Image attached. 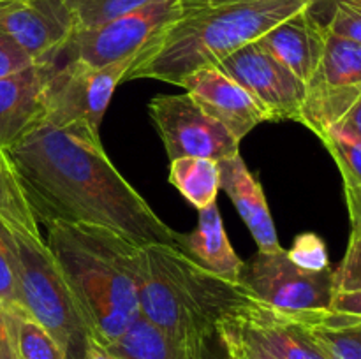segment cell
I'll return each instance as SVG.
<instances>
[{
    "label": "cell",
    "mask_w": 361,
    "mask_h": 359,
    "mask_svg": "<svg viewBox=\"0 0 361 359\" xmlns=\"http://www.w3.org/2000/svg\"><path fill=\"white\" fill-rule=\"evenodd\" d=\"M335 294L361 291V224H351L348 250L341 266L334 271Z\"/></svg>",
    "instance_id": "cell-27"
},
{
    "label": "cell",
    "mask_w": 361,
    "mask_h": 359,
    "mask_svg": "<svg viewBox=\"0 0 361 359\" xmlns=\"http://www.w3.org/2000/svg\"><path fill=\"white\" fill-rule=\"evenodd\" d=\"M219 171H221V189L235 204L254 241L259 246V252L281 250L282 246L279 243L263 187L259 180L249 171L242 155L238 153L219 160Z\"/></svg>",
    "instance_id": "cell-16"
},
{
    "label": "cell",
    "mask_w": 361,
    "mask_h": 359,
    "mask_svg": "<svg viewBox=\"0 0 361 359\" xmlns=\"http://www.w3.org/2000/svg\"><path fill=\"white\" fill-rule=\"evenodd\" d=\"M316 0H247L183 11L182 16L161 32L143 51L126 80H150L178 87L190 73L217 65L270 28Z\"/></svg>",
    "instance_id": "cell-3"
},
{
    "label": "cell",
    "mask_w": 361,
    "mask_h": 359,
    "mask_svg": "<svg viewBox=\"0 0 361 359\" xmlns=\"http://www.w3.org/2000/svg\"><path fill=\"white\" fill-rule=\"evenodd\" d=\"M169 183L197 210L217 203L221 190L219 162L203 157H180L171 160Z\"/></svg>",
    "instance_id": "cell-20"
},
{
    "label": "cell",
    "mask_w": 361,
    "mask_h": 359,
    "mask_svg": "<svg viewBox=\"0 0 361 359\" xmlns=\"http://www.w3.org/2000/svg\"><path fill=\"white\" fill-rule=\"evenodd\" d=\"M289 259L300 267L309 271H323L330 267L326 243L316 232H302L296 236L295 243L286 250Z\"/></svg>",
    "instance_id": "cell-28"
},
{
    "label": "cell",
    "mask_w": 361,
    "mask_h": 359,
    "mask_svg": "<svg viewBox=\"0 0 361 359\" xmlns=\"http://www.w3.org/2000/svg\"><path fill=\"white\" fill-rule=\"evenodd\" d=\"M331 2H337V0H316V2H314V6H317V4H331ZM345 2H353V4H358V6H361V0H345Z\"/></svg>",
    "instance_id": "cell-38"
},
{
    "label": "cell",
    "mask_w": 361,
    "mask_h": 359,
    "mask_svg": "<svg viewBox=\"0 0 361 359\" xmlns=\"http://www.w3.org/2000/svg\"><path fill=\"white\" fill-rule=\"evenodd\" d=\"M148 113L169 160L203 157L219 162L240 153V141L189 94L157 95Z\"/></svg>",
    "instance_id": "cell-8"
},
{
    "label": "cell",
    "mask_w": 361,
    "mask_h": 359,
    "mask_svg": "<svg viewBox=\"0 0 361 359\" xmlns=\"http://www.w3.org/2000/svg\"><path fill=\"white\" fill-rule=\"evenodd\" d=\"M337 125L345 127V129L353 130L355 134H358L361 137V95L345 109V113L342 115V118L338 120Z\"/></svg>",
    "instance_id": "cell-35"
},
{
    "label": "cell",
    "mask_w": 361,
    "mask_h": 359,
    "mask_svg": "<svg viewBox=\"0 0 361 359\" xmlns=\"http://www.w3.org/2000/svg\"><path fill=\"white\" fill-rule=\"evenodd\" d=\"M46 231V245L80 305L90 338L108 347L140 317V245L92 224L51 222Z\"/></svg>",
    "instance_id": "cell-2"
},
{
    "label": "cell",
    "mask_w": 361,
    "mask_h": 359,
    "mask_svg": "<svg viewBox=\"0 0 361 359\" xmlns=\"http://www.w3.org/2000/svg\"><path fill=\"white\" fill-rule=\"evenodd\" d=\"M231 2H247V0H182L183 11L194 9V7L219 6V4H231Z\"/></svg>",
    "instance_id": "cell-37"
},
{
    "label": "cell",
    "mask_w": 361,
    "mask_h": 359,
    "mask_svg": "<svg viewBox=\"0 0 361 359\" xmlns=\"http://www.w3.org/2000/svg\"><path fill=\"white\" fill-rule=\"evenodd\" d=\"M182 14V0H155L108 23L74 32L69 49L76 58L90 65H108L127 56L140 55Z\"/></svg>",
    "instance_id": "cell-9"
},
{
    "label": "cell",
    "mask_w": 361,
    "mask_h": 359,
    "mask_svg": "<svg viewBox=\"0 0 361 359\" xmlns=\"http://www.w3.org/2000/svg\"><path fill=\"white\" fill-rule=\"evenodd\" d=\"M34 63L37 62L23 48H20L9 35L0 30V80L28 69Z\"/></svg>",
    "instance_id": "cell-30"
},
{
    "label": "cell",
    "mask_w": 361,
    "mask_h": 359,
    "mask_svg": "<svg viewBox=\"0 0 361 359\" xmlns=\"http://www.w3.org/2000/svg\"><path fill=\"white\" fill-rule=\"evenodd\" d=\"M137 303L145 320L180 344L207 348L219 319L249 292L173 245L140 246Z\"/></svg>",
    "instance_id": "cell-4"
},
{
    "label": "cell",
    "mask_w": 361,
    "mask_h": 359,
    "mask_svg": "<svg viewBox=\"0 0 361 359\" xmlns=\"http://www.w3.org/2000/svg\"><path fill=\"white\" fill-rule=\"evenodd\" d=\"M18 359H67L51 334L23 308L6 310Z\"/></svg>",
    "instance_id": "cell-23"
},
{
    "label": "cell",
    "mask_w": 361,
    "mask_h": 359,
    "mask_svg": "<svg viewBox=\"0 0 361 359\" xmlns=\"http://www.w3.org/2000/svg\"><path fill=\"white\" fill-rule=\"evenodd\" d=\"M330 310L348 315L361 317V291L356 292H337L334 296Z\"/></svg>",
    "instance_id": "cell-32"
},
{
    "label": "cell",
    "mask_w": 361,
    "mask_h": 359,
    "mask_svg": "<svg viewBox=\"0 0 361 359\" xmlns=\"http://www.w3.org/2000/svg\"><path fill=\"white\" fill-rule=\"evenodd\" d=\"M338 165L344 185H361V137L342 125H330L317 134Z\"/></svg>",
    "instance_id": "cell-24"
},
{
    "label": "cell",
    "mask_w": 361,
    "mask_h": 359,
    "mask_svg": "<svg viewBox=\"0 0 361 359\" xmlns=\"http://www.w3.org/2000/svg\"><path fill=\"white\" fill-rule=\"evenodd\" d=\"M182 248L212 273L226 280H240L245 263L240 259L229 243L217 203L200 210L197 227L189 236H183Z\"/></svg>",
    "instance_id": "cell-17"
},
{
    "label": "cell",
    "mask_w": 361,
    "mask_h": 359,
    "mask_svg": "<svg viewBox=\"0 0 361 359\" xmlns=\"http://www.w3.org/2000/svg\"><path fill=\"white\" fill-rule=\"evenodd\" d=\"M185 90L208 115L226 127L238 141L259 123L268 122L261 106L219 67L210 65L190 73L180 81Z\"/></svg>",
    "instance_id": "cell-13"
},
{
    "label": "cell",
    "mask_w": 361,
    "mask_h": 359,
    "mask_svg": "<svg viewBox=\"0 0 361 359\" xmlns=\"http://www.w3.org/2000/svg\"><path fill=\"white\" fill-rule=\"evenodd\" d=\"M240 284L252 298L286 312L330 310L335 296L334 270L309 271L288 257L284 248L257 252L243 264Z\"/></svg>",
    "instance_id": "cell-7"
},
{
    "label": "cell",
    "mask_w": 361,
    "mask_h": 359,
    "mask_svg": "<svg viewBox=\"0 0 361 359\" xmlns=\"http://www.w3.org/2000/svg\"><path fill=\"white\" fill-rule=\"evenodd\" d=\"M6 153L44 227L51 222L92 224L140 246L161 243L182 248L183 236L120 175L97 134L41 123Z\"/></svg>",
    "instance_id": "cell-1"
},
{
    "label": "cell",
    "mask_w": 361,
    "mask_h": 359,
    "mask_svg": "<svg viewBox=\"0 0 361 359\" xmlns=\"http://www.w3.org/2000/svg\"><path fill=\"white\" fill-rule=\"evenodd\" d=\"M85 359H115L111 354L108 352V348L102 347L101 344L97 341L90 340L88 341L87 347V354H85Z\"/></svg>",
    "instance_id": "cell-36"
},
{
    "label": "cell",
    "mask_w": 361,
    "mask_h": 359,
    "mask_svg": "<svg viewBox=\"0 0 361 359\" xmlns=\"http://www.w3.org/2000/svg\"><path fill=\"white\" fill-rule=\"evenodd\" d=\"M137 55L94 67L71 53L69 44L56 60L46 84L44 125L97 134L116 87L126 80Z\"/></svg>",
    "instance_id": "cell-6"
},
{
    "label": "cell",
    "mask_w": 361,
    "mask_h": 359,
    "mask_svg": "<svg viewBox=\"0 0 361 359\" xmlns=\"http://www.w3.org/2000/svg\"><path fill=\"white\" fill-rule=\"evenodd\" d=\"M106 348L115 359H204V348L173 340L141 315Z\"/></svg>",
    "instance_id": "cell-19"
},
{
    "label": "cell",
    "mask_w": 361,
    "mask_h": 359,
    "mask_svg": "<svg viewBox=\"0 0 361 359\" xmlns=\"http://www.w3.org/2000/svg\"><path fill=\"white\" fill-rule=\"evenodd\" d=\"M0 305L6 310L23 308L18 273V246L14 232L0 220Z\"/></svg>",
    "instance_id": "cell-26"
},
{
    "label": "cell",
    "mask_w": 361,
    "mask_h": 359,
    "mask_svg": "<svg viewBox=\"0 0 361 359\" xmlns=\"http://www.w3.org/2000/svg\"><path fill=\"white\" fill-rule=\"evenodd\" d=\"M0 359H18L13 336H11L9 322H7L6 308L2 305H0Z\"/></svg>",
    "instance_id": "cell-33"
},
{
    "label": "cell",
    "mask_w": 361,
    "mask_h": 359,
    "mask_svg": "<svg viewBox=\"0 0 361 359\" xmlns=\"http://www.w3.org/2000/svg\"><path fill=\"white\" fill-rule=\"evenodd\" d=\"M330 18L324 21V27L330 34L361 44V6L345 0L331 2Z\"/></svg>",
    "instance_id": "cell-29"
},
{
    "label": "cell",
    "mask_w": 361,
    "mask_h": 359,
    "mask_svg": "<svg viewBox=\"0 0 361 359\" xmlns=\"http://www.w3.org/2000/svg\"><path fill=\"white\" fill-rule=\"evenodd\" d=\"M215 67L240 84L268 120H302L309 84L296 77L257 41L233 51Z\"/></svg>",
    "instance_id": "cell-11"
},
{
    "label": "cell",
    "mask_w": 361,
    "mask_h": 359,
    "mask_svg": "<svg viewBox=\"0 0 361 359\" xmlns=\"http://www.w3.org/2000/svg\"><path fill=\"white\" fill-rule=\"evenodd\" d=\"M0 220L13 231L41 238L39 222L6 150H0Z\"/></svg>",
    "instance_id": "cell-22"
},
{
    "label": "cell",
    "mask_w": 361,
    "mask_h": 359,
    "mask_svg": "<svg viewBox=\"0 0 361 359\" xmlns=\"http://www.w3.org/2000/svg\"><path fill=\"white\" fill-rule=\"evenodd\" d=\"M155 0H66L74 32L97 27L141 9Z\"/></svg>",
    "instance_id": "cell-25"
},
{
    "label": "cell",
    "mask_w": 361,
    "mask_h": 359,
    "mask_svg": "<svg viewBox=\"0 0 361 359\" xmlns=\"http://www.w3.org/2000/svg\"><path fill=\"white\" fill-rule=\"evenodd\" d=\"M295 313L328 359H361V317L334 310Z\"/></svg>",
    "instance_id": "cell-18"
},
{
    "label": "cell",
    "mask_w": 361,
    "mask_h": 359,
    "mask_svg": "<svg viewBox=\"0 0 361 359\" xmlns=\"http://www.w3.org/2000/svg\"><path fill=\"white\" fill-rule=\"evenodd\" d=\"M351 224H361V185H344Z\"/></svg>",
    "instance_id": "cell-34"
},
{
    "label": "cell",
    "mask_w": 361,
    "mask_h": 359,
    "mask_svg": "<svg viewBox=\"0 0 361 359\" xmlns=\"http://www.w3.org/2000/svg\"><path fill=\"white\" fill-rule=\"evenodd\" d=\"M235 334L271 359H328L295 312L247 294L219 319L215 331Z\"/></svg>",
    "instance_id": "cell-10"
},
{
    "label": "cell",
    "mask_w": 361,
    "mask_h": 359,
    "mask_svg": "<svg viewBox=\"0 0 361 359\" xmlns=\"http://www.w3.org/2000/svg\"><path fill=\"white\" fill-rule=\"evenodd\" d=\"M0 30L35 62L59 56L74 34L66 0H0Z\"/></svg>",
    "instance_id": "cell-12"
},
{
    "label": "cell",
    "mask_w": 361,
    "mask_h": 359,
    "mask_svg": "<svg viewBox=\"0 0 361 359\" xmlns=\"http://www.w3.org/2000/svg\"><path fill=\"white\" fill-rule=\"evenodd\" d=\"M59 56L0 80V150H9L44 122L46 84Z\"/></svg>",
    "instance_id": "cell-14"
},
{
    "label": "cell",
    "mask_w": 361,
    "mask_h": 359,
    "mask_svg": "<svg viewBox=\"0 0 361 359\" xmlns=\"http://www.w3.org/2000/svg\"><path fill=\"white\" fill-rule=\"evenodd\" d=\"M309 87L356 88L361 87V44L338 37L326 30L323 58Z\"/></svg>",
    "instance_id": "cell-21"
},
{
    "label": "cell",
    "mask_w": 361,
    "mask_h": 359,
    "mask_svg": "<svg viewBox=\"0 0 361 359\" xmlns=\"http://www.w3.org/2000/svg\"><path fill=\"white\" fill-rule=\"evenodd\" d=\"M257 42L296 77L309 84L323 58L326 27L314 14L312 7H305L270 28Z\"/></svg>",
    "instance_id": "cell-15"
},
{
    "label": "cell",
    "mask_w": 361,
    "mask_h": 359,
    "mask_svg": "<svg viewBox=\"0 0 361 359\" xmlns=\"http://www.w3.org/2000/svg\"><path fill=\"white\" fill-rule=\"evenodd\" d=\"M215 334H217L219 341H221V345L224 347L226 359H271L268 358L267 354L256 351V348L250 347L249 344L240 340L235 334L228 333V331L217 329Z\"/></svg>",
    "instance_id": "cell-31"
},
{
    "label": "cell",
    "mask_w": 361,
    "mask_h": 359,
    "mask_svg": "<svg viewBox=\"0 0 361 359\" xmlns=\"http://www.w3.org/2000/svg\"><path fill=\"white\" fill-rule=\"evenodd\" d=\"M14 232L25 312L60 345L67 359H85L92 340L80 305L42 238Z\"/></svg>",
    "instance_id": "cell-5"
}]
</instances>
